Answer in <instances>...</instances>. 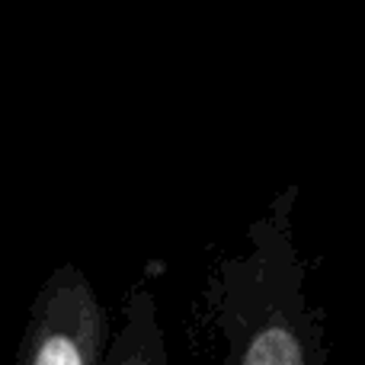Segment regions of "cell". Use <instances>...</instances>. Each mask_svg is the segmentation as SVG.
<instances>
[{"label": "cell", "instance_id": "6da1fadb", "mask_svg": "<svg viewBox=\"0 0 365 365\" xmlns=\"http://www.w3.org/2000/svg\"><path fill=\"white\" fill-rule=\"evenodd\" d=\"M298 195V182L279 189L247 225V250L221 257L208 276V314L225 343L218 365H330L295 244Z\"/></svg>", "mask_w": 365, "mask_h": 365}, {"label": "cell", "instance_id": "7a4b0ae2", "mask_svg": "<svg viewBox=\"0 0 365 365\" xmlns=\"http://www.w3.org/2000/svg\"><path fill=\"white\" fill-rule=\"evenodd\" d=\"M109 340L113 317L90 276L61 263L32 295L13 365H103Z\"/></svg>", "mask_w": 365, "mask_h": 365}, {"label": "cell", "instance_id": "3957f363", "mask_svg": "<svg viewBox=\"0 0 365 365\" xmlns=\"http://www.w3.org/2000/svg\"><path fill=\"white\" fill-rule=\"evenodd\" d=\"M103 365H170L160 304L148 279H138L125 292L122 324L119 330H113Z\"/></svg>", "mask_w": 365, "mask_h": 365}]
</instances>
